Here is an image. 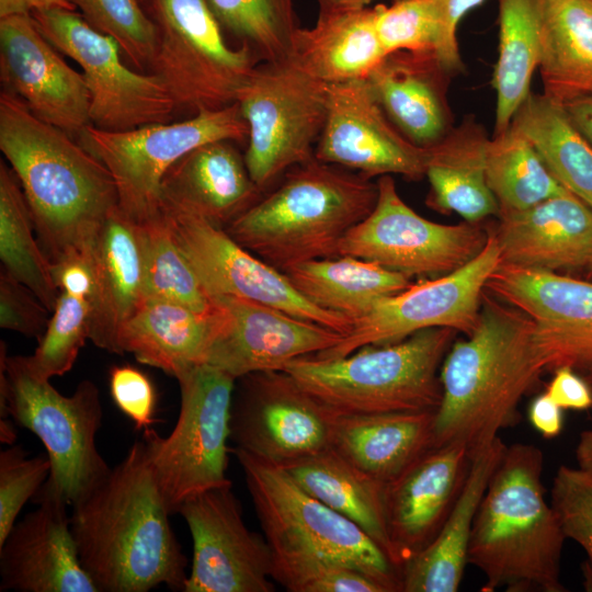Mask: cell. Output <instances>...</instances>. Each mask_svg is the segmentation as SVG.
<instances>
[{
    "mask_svg": "<svg viewBox=\"0 0 592 592\" xmlns=\"http://www.w3.org/2000/svg\"><path fill=\"white\" fill-rule=\"evenodd\" d=\"M485 289L531 319L544 371H592V281L500 263Z\"/></svg>",
    "mask_w": 592,
    "mask_h": 592,
    "instance_id": "obj_18",
    "label": "cell"
},
{
    "mask_svg": "<svg viewBox=\"0 0 592 592\" xmlns=\"http://www.w3.org/2000/svg\"><path fill=\"white\" fill-rule=\"evenodd\" d=\"M550 504L566 538L578 543L592 563V470L560 465Z\"/></svg>",
    "mask_w": 592,
    "mask_h": 592,
    "instance_id": "obj_48",
    "label": "cell"
},
{
    "mask_svg": "<svg viewBox=\"0 0 592 592\" xmlns=\"http://www.w3.org/2000/svg\"><path fill=\"white\" fill-rule=\"evenodd\" d=\"M488 231L483 249L471 261L380 299L352 322L337 345L315 356L343 357L362 346L398 342L430 328H449L469 335L478 323L486 283L501 263L494 234Z\"/></svg>",
    "mask_w": 592,
    "mask_h": 592,
    "instance_id": "obj_15",
    "label": "cell"
},
{
    "mask_svg": "<svg viewBox=\"0 0 592 592\" xmlns=\"http://www.w3.org/2000/svg\"><path fill=\"white\" fill-rule=\"evenodd\" d=\"M44 36L82 69L90 94L91 125L111 132L167 123L174 99L155 73L144 75L123 61L118 43L92 27L81 14L64 8L31 14Z\"/></svg>",
    "mask_w": 592,
    "mask_h": 592,
    "instance_id": "obj_13",
    "label": "cell"
},
{
    "mask_svg": "<svg viewBox=\"0 0 592 592\" xmlns=\"http://www.w3.org/2000/svg\"><path fill=\"white\" fill-rule=\"evenodd\" d=\"M328 87L291 60L263 61L244 80L236 99L249 128L243 157L262 192L289 168L315 158Z\"/></svg>",
    "mask_w": 592,
    "mask_h": 592,
    "instance_id": "obj_12",
    "label": "cell"
},
{
    "mask_svg": "<svg viewBox=\"0 0 592 592\" xmlns=\"http://www.w3.org/2000/svg\"><path fill=\"white\" fill-rule=\"evenodd\" d=\"M498 15L499 49L491 80L496 92L493 135L510 127L532 93L539 58L542 0H498Z\"/></svg>",
    "mask_w": 592,
    "mask_h": 592,
    "instance_id": "obj_38",
    "label": "cell"
},
{
    "mask_svg": "<svg viewBox=\"0 0 592 592\" xmlns=\"http://www.w3.org/2000/svg\"><path fill=\"white\" fill-rule=\"evenodd\" d=\"M315 158L369 179L425 177L429 149L406 138L390 122L366 79L329 84L327 117Z\"/></svg>",
    "mask_w": 592,
    "mask_h": 592,
    "instance_id": "obj_20",
    "label": "cell"
},
{
    "mask_svg": "<svg viewBox=\"0 0 592 592\" xmlns=\"http://www.w3.org/2000/svg\"><path fill=\"white\" fill-rule=\"evenodd\" d=\"M377 195L372 179L314 158L285 174L226 231L283 272L296 263L337 257L342 238L373 210Z\"/></svg>",
    "mask_w": 592,
    "mask_h": 592,
    "instance_id": "obj_5",
    "label": "cell"
},
{
    "mask_svg": "<svg viewBox=\"0 0 592 592\" xmlns=\"http://www.w3.org/2000/svg\"><path fill=\"white\" fill-rule=\"evenodd\" d=\"M93 272L89 339L98 348L115 353L121 329L145 300L140 227L118 206L99 234Z\"/></svg>",
    "mask_w": 592,
    "mask_h": 592,
    "instance_id": "obj_27",
    "label": "cell"
},
{
    "mask_svg": "<svg viewBox=\"0 0 592 592\" xmlns=\"http://www.w3.org/2000/svg\"><path fill=\"white\" fill-rule=\"evenodd\" d=\"M574 455L578 467L592 470V429L580 433Z\"/></svg>",
    "mask_w": 592,
    "mask_h": 592,
    "instance_id": "obj_56",
    "label": "cell"
},
{
    "mask_svg": "<svg viewBox=\"0 0 592 592\" xmlns=\"http://www.w3.org/2000/svg\"><path fill=\"white\" fill-rule=\"evenodd\" d=\"M375 10L376 32L386 54H434L439 23L433 0H395L389 7L376 4Z\"/></svg>",
    "mask_w": 592,
    "mask_h": 592,
    "instance_id": "obj_46",
    "label": "cell"
},
{
    "mask_svg": "<svg viewBox=\"0 0 592 592\" xmlns=\"http://www.w3.org/2000/svg\"><path fill=\"white\" fill-rule=\"evenodd\" d=\"M283 468L307 493L355 523L394 563L385 483L357 469L331 445Z\"/></svg>",
    "mask_w": 592,
    "mask_h": 592,
    "instance_id": "obj_34",
    "label": "cell"
},
{
    "mask_svg": "<svg viewBox=\"0 0 592 592\" xmlns=\"http://www.w3.org/2000/svg\"><path fill=\"white\" fill-rule=\"evenodd\" d=\"M0 149L18 177L50 263L93 257L99 234L118 206L106 167L5 90L0 93Z\"/></svg>",
    "mask_w": 592,
    "mask_h": 592,
    "instance_id": "obj_2",
    "label": "cell"
},
{
    "mask_svg": "<svg viewBox=\"0 0 592 592\" xmlns=\"http://www.w3.org/2000/svg\"><path fill=\"white\" fill-rule=\"evenodd\" d=\"M435 411L339 414L331 446L353 466L387 485L434 447Z\"/></svg>",
    "mask_w": 592,
    "mask_h": 592,
    "instance_id": "obj_29",
    "label": "cell"
},
{
    "mask_svg": "<svg viewBox=\"0 0 592 592\" xmlns=\"http://www.w3.org/2000/svg\"><path fill=\"white\" fill-rule=\"evenodd\" d=\"M585 270H587V276L589 277L590 281H592V260Z\"/></svg>",
    "mask_w": 592,
    "mask_h": 592,
    "instance_id": "obj_60",
    "label": "cell"
},
{
    "mask_svg": "<svg viewBox=\"0 0 592 592\" xmlns=\"http://www.w3.org/2000/svg\"><path fill=\"white\" fill-rule=\"evenodd\" d=\"M506 445L498 436L471 456L462 490L435 538L401 568V592H456L468 563L474 520Z\"/></svg>",
    "mask_w": 592,
    "mask_h": 592,
    "instance_id": "obj_30",
    "label": "cell"
},
{
    "mask_svg": "<svg viewBox=\"0 0 592 592\" xmlns=\"http://www.w3.org/2000/svg\"><path fill=\"white\" fill-rule=\"evenodd\" d=\"M376 10L319 12L295 34L289 60L327 84L366 79L387 55L376 32Z\"/></svg>",
    "mask_w": 592,
    "mask_h": 592,
    "instance_id": "obj_33",
    "label": "cell"
},
{
    "mask_svg": "<svg viewBox=\"0 0 592 592\" xmlns=\"http://www.w3.org/2000/svg\"><path fill=\"white\" fill-rule=\"evenodd\" d=\"M21 184L11 167L0 162V259L2 270L27 286L53 312L59 288L52 263L38 240Z\"/></svg>",
    "mask_w": 592,
    "mask_h": 592,
    "instance_id": "obj_39",
    "label": "cell"
},
{
    "mask_svg": "<svg viewBox=\"0 0 592 592\" xmlns=\"http://www.w3.org/2000/svg\"><path fill=\"white\" fill-rule=\"evenodd\" d=\"M49 473L47 454L27 457L23 447L14 444L0 452V545L24 504L36 496Z\"/></svg>",
    "mask_w": 592,
    "mask_h": 592,
    "instance_id": "obj_47",
    "label": "cell"
},
{
    "mask_svg": "<svg viewBox=\"0 0 592 592\" xmlns=\"http://www.w3.org/2000/svg\"><path fill=\"white\" fill-rule=\"evenodd\" d=\"M264 536L273 551L315 554L358 567L387 592L401 571L355 523L307 493L281 466L235 447Z\"/></svg>",
    "mask_w": 592,
    "mask_h": 592,
    "instance_id": "obj_8",
    "label": "cell"
},
{
    "mask_svg": "<svg viewBox=\"0 0 592 592\" xmlns=\"http://www.w3.org/2000/svg\"><path fill=\"white\" fill-rule=\"evenodd\" d=\"M249 128L237 102L202 110L187 119L111 132L88 126L79 143L113 177L118 207L136 223L161 210V183L169 169L193 149L217 140L246 141Z\"/></svg>",
    "mask_w": 592,
    "mask_h": 592,
    "instance_id": "obj_11",
    "label": "cell"
},
{
    "mask_svg": "<svg viewBox=\"0 0 592 592\" xmlns=\"http://www.w3.org/2000/svg\"><path fill=\"white\" fill-rule=\"evenodd\" d=\"M109 385L114 403L135 429L149 430L157 421V394L150 378L132 365H116L110 369Z\"/></svg>",
    "mask_w": 592,
    "mask_h": 592,
    "instance_id": "obj_49",
    "label": "cell"
},
{
    "mask_svg": "<svg viewBox=\"0 0 592 592\" xmlns=\"http://www.w3.org/2000/svg\"><path fill=\"white\" fill-rule=\"evenodd\" d=\"M47 307L24 284L0 273V327L26 337H43L49 322Z\"/></svg>",
    "mask_w": 592,
    "mask_h": 592,
    "instance_id": "obj_50",
    "label": "cell"
},
{
    "mask_svg": "<svg viewBox=\"0 0 592 592\" xmlns=\"http://www.w3.org/2000/svg\"><path fill=\"white\" fill-rule=\"evenodd\" d=\"M0 545V591L99 592L81 566L65 502L34 500Z\"/></svg>",
    "mask_w": 592,
    "mask_h": 592,
    "instance_id": "obj_24",
    "label": "cell"
},
{
    "mask_svg": "<svg viewBox=\"0 0 592 592\" xmlns=\"http://www.w3.org/2000/svg\"><path fill=\"white\" fill-rule=\"evenodd\" d=\"M453 76L433 53L387 54L366 80L387 117L417 146L429 148L453 127L448 84Z\"/></svg>",
    "mask_w": 592,
    "mask_h": 592,
    "instance_id": "obj_26",
    "label": "cell"
},
{
    "mask_svg": "<svg viewBox=\"0 0 592 592\" xmlns=\"http://www.w3.org/2000/svg\"><path fill=\"white\" fill-rule=\"evenodd\" d=\"M213 300L219 318L205 363L236 379L283 371L291 361L329 350L343 338L335 330L254 300L235 296Z\"/></svg>",
    "mask_w": 592,
    "mask_h": 592,
    "instance_id": "obj_21",
    "label": "cell"
},
{
    "mask_svg": "<svg viewBox=\"0 0 592 592\" xmlns=\"http://www.w3.org/2000/svg\"><path fill=\"white\" fill-rule=\"evenodd\" d=\"M544 454L535 445H506L479 503L467 561L485 576L482 592H565L561 556L567 539L546 499Z\"/></svg>",
    "mask_w": 592,
    "mask_h": 592,
    "instance_id": "obj_4",
    "label": "cell"
},
{
    "mask_svg": "<svg viewBox=\"0 0 592 592\" xmlns=\"http://www.w3.org/2000/svg\"><path fill=\"white\" fill-rule=\"evenodd\" d=\"M138 224L144 255L145 299L170 301L197 311L213 309L214 300L175 242L162 212Z\"/></svg>",
    "mask_w": 592,
    "mask_h": 592,
    "instance_id": "obj_41",
    "label": "cell"
},
{
    "mask_svg": "<svg viewBox=\"0 0 592 592\" xmlns=\"http://www.w3.org/2000/svg\"><path fill=\"white\" fill-rule=\"evenodd\" d=\"M563 106L578 129L592 144V96L574 100Z\"/></svg>",
    "mask_w": 592,
    "mask_h": 592,
    "instance_id": "obj_55",
    "label": "cell"
},
{
    "mask_svg": "<svg viewBox=\"0 0 592 592\" xmlns=\"http://www.w3.org/2000/svg\"><path fill=\"white\" fill-rule=\"evenodd\" d=\"M95 30L113 37L139 69L152 62L158 27L141 0H67Z\"/></svg>",
    "mask_w": 592,
    "mask_h": 592,
    "instance_id": "obj_45",
    "label": "cell"
},
{
    "mask_svg": "<svg viewBox=\"0 0 592 592\" xmlns=\"http://www.w3.org/2000/svg\"><path fill=\"white\" fill-rule=\"evenodd\" d=\"M64 8L76 11L67 0H0V19L11 15L32 14L35 11Z\"/></svg>",
    "mask_w": 592,
    "mask_h": 592,
    "instance_id": "obj_54",
    "label": "cell"
},
{
    "mask_svg": "<svg viewBox=\"0 0 592 592\" xmlns=\"http://www.w3.org/2000/svg\"><path fill=\"white\" fill-rule=\"evenodd\" d=\"M453 342L440 369L442 399L434 415V447L464 443L473 456L521 421L519 405L544 371L533 322L485 289L478 323Z\"/></svg>",
    "mask_w": 592,
    "mask_h": 592,
    "instance_id": "obj_3",
    "label": "cell"
},
{
    "mask_svg": "<svg viewBox=\"0 0 592 592\" xmlns=\"http://www.w3.org/2000/svg\"><path fill=\"white\" fill-rule=\"evenodd\" d=\"M223 30L262 61L289 60L298 26L294 0H206Z\"/></svg>",
    "mask_w": 592,
    "mask_h": 592,
    "instance_id": "obj_42",
    "label": "cell"
},
{
    "mask_svg": "<svg viewBox=\"0 0 592 592\" xmlns=\"http://www.w3.org/2000/svg\"><path fill=\"white\" fill-rule=\"evenodd\" d=\"M239 379L229 421L236 447L284 467L331 445L334 412L288 373L259 372Z\"/></svg>",
    "mask_w": 592,
    "mask_h": 592,
    "instance_id": "obj_17",
    "label": "cell"
},
{
    "mask_svg": "<svg viewBox=\"0 0 592 592\" xmlns=\"http://www.w3.org/2000/svg\"><path fill=\"white\" fill-rule=\"evenodd\" d=\"M489 140L483 125L468 115L428 148L425 177L430 192L425 203L430 208L456 213L468 223L499 215L486 174Z\"/></svg>",
    "mask_w": 592,
    "mask_h": 592,
    "instance_id": "obj_32",
    "label": "cell"
},
{
    "mask_svg": "<svg viewBox=\"0 0 592 592\" xmlns=\"http://www.w3.org/2000/svg\"><path fill=\"white\" fill-rule=\"evenodd\" d=\"M455 335L449 328L424 329L343 357L301 356L283 371L339 414L435 411L442 399L441 365Z\"/></svg>",
    "mask_w": 592,
    "mask_h": 592,
    "instance_id": "obj_6",
    "label": "cell"
},
{
    "mask_svg": "<svg viewBox=\"0 0 592 592\" xmlns=\"http://www.w3.org/2000/svg\"><path fill=\"white\" fill-rule=\"evenodd\" d=\"M373 210L342 238L338 255L377 263L408 277L446 275L480 253L488 229L479 223L445 225L417 214L389 175L377 180Z\"/></svg>",
    "mask_w": 592,
    "mask_h": 592,
    "instance_id": "obj_14",
    "label": "cell"
},
{
    "mask_svg": "<svg viewBox=\"0 0 592 592\" xmlns=\"http://www.w3.org/2000/svg\"><path fill=\"white\" fill-rule=\"evenodd\" d=\"M510 127L531 143L567 191L592 208V144L562 104L532 92L515 112Z\"/></svg>",
    "mask_w": 592,
    "mask_h": 592,
    "instance_id": "obj_37",
    "label": "cell"
},
{
    "mask_svg": "<svg viewBox=\"0 0 592 592\" xmlns=\"http://www.w3.org/2000/svg\"><path fill=\"white\" fill-rule=\"evenodd\" d=\"M271 576L289 592H387L358 567L315 554L272 550Z\"/></svg>",
    "mask_w": 592,
    "mask_h": 592,
    "instance_id": "obj_44",
    "label": "cell"
},
{
    "mask_svg": "<svg viewBox=\"0 0 592 592\" xmlns=\"http://www.w3.org/2000/svg\"><path fill=\"white\" fill-rule=\"evenodd\" d=\"M545 391L563 410L584 411L592 408L590 385L571 367L556 368Z\"/></svg>",
    "mask_w": 592,
    "mask_h": 592,
    "instance_id": "obj_52",
    "label": "cell"
},
{
    "mask_svg": "<svg viewBox=\"0 0 592 592\" xmlns=\"http://www.w3.org/2000/svg\"><path fill=\"white\" fill-rule=\"evenodd\" d=\"M0 78L39 119L75 138L91 125L90 94L31 14L0 19Z\"/></svg>",
    "mask_w": 592,
    "mask_h": 592,
    "instance_id": "obj_22",
    "label": "cell"
},
{
    "mask_svg": "<svg viewBox=\"0 0 592 592\" xmlns=\"http://www.w3.org/2000/svg\"><path fill=\"white\" fill-rule=\"evenodd\" d=\"M486 174L499 214L523 210L568 192L531 143L512 127L490 138Z\"/></svg>",
    "mask_w": 592,
    "mask_h": 592,
    "instance_id": "obj_40",
    "label": "cell"
},
{
    "mask_svg": "<svg viewBox=\"0 0 592 592\" xmlns=\"http://www.w3.org/2000/svg\"><path fill=\"white\" fill-rule=\"evenodd\" d=\"M71 506L78 556L99 592H184L186 557L144 440Z\"/></svg>",
    "mask_w": 592,
    "mask_h": 592,
    "instance_id": "obj_1",
    "label": "cell"
},
{
    "mask_svg": "<svg viewBox=\"0 0 592 592\" xmlns=\"http://www.w3.org/2000/svg\"><path fill=\"white\" fill-rule=\"evenodd\" d=\"M158 27L150 65L170 91L178 110L192 115L236 102L258 62L247 45H227L206 0H141Z\"/></svg>",
    "mask_w": 592,
    "mask_h": 592,
    "instance_id": "obj_10",
    "label": "cell"
},
{
    "mask_svg": "<svg viewBox=\"0 0 592 592\" xmlns=\"http://www.w3.org/2000/svg\"><path fill=\"white\" fill-rule=\"evenodd\" d=\"M497 217L503 264L559 273L592 260V208L569 191Z\"/></svg>",
    "mask_w": 592,
    "mask_h": 592,
    "instance_id": "obj_25",
    "label": "cell"
},
{
    "mask_svg": "<svg viewBox=\"0 0 592 592\" xmlns=\"http://www.w3.org/2000/svg\"><path fill=\"white\" fill-rule=\"evenodd\" d=\"M283 273L309 301L352 322L380 299L412 284L410 277L401 273L351 255L296 263Z\"/></svg>",
    "mask_w": 592,
    "mask_h": 592,
    "instance_id": "obj_36",
    "label": "cell"
},
{
    "mask_svg": "<svg viewBox=\"0 0 592 592\" xmlns=\"http://www.w3.org/2000/svg\"><path fill=\"white\" fill-rule=\"evenodd\" d=\"M537 69L550 100L592 96V0H542Z\"/></svg>",
    "mask_w": 592,
    "mask_h": 592,
    "instance_id": "obj_35",
    "label": "cell"
},
{
    "mask_svg": "<svg viewBox=\"0 0 592 592\" xmlns=\"http://www.w3.org/2000/svg\"><path fill=\"white\" fill-rule=\"evenodd\" d=\"M218 318L216 303L210 310L197 311L170 301L145 299L121 329L115 353H132L138 362L177 378L205 363Z\"/></svg>",
    "mask_w": 592,
    "mask_h": 592,
    "instance_id": "obj_31",
    "label": "cell"
},
{
    "mask_svg": "<svg viewBox=\"0 0 592 592\" xmlns=\"http://www.w3.org/2000/svg\"><path fill=\"white\" fill-rule=\"evenodd\" d=\"M234 141L202 145L175 162L161 183V202L198 214L221 227L261 197Z\"/></svg>",
    "mask_w": 592,
    "mask_h": 592,
    "instance_id": "obj_28",
    "label": "cell"
},
{
    "mask_svg": "<svg viewBox=\"0 0 592 592\" xmlns=\"http://www.w3.org/2000/svg\"><path fill=\"white\" fill-rule=\"evenodd\" d=\"M91 297L59 291L49 322L34 354L29 356L33 369L50 379L71 369L80 349L90 337Z\"/></svg>",
    "mask_w": 592,
    "mask_h": 592,
    "instance_id": "obj_43",
    "label": "cell"
},
{
    "mask_svg": "<svg viewBox=\"0 0 592 592\" xmlns=\"http://www.w3.org/2000/svg\"><path fill=\"white\" fill-rule=\"evenodd\" d=\"M527 418L533 429L546 440L559 436L563 430V409L546 391L531 401Z\"/></svg>",
    "mask_w": 592,
    "mask_h": 592,
    "instance_id": "obj_53",
    "label": "cell"
},
{
    "mask_svg": "<svg viewBox=\"0 0 592 592\" xmlns=\"http://www.w3.org/2000/svg\"><path fill=\"white\" fill-rule=\"evenodd\" d=\"M319 12H332L366 8L376 0H316Z\"/></svg>",
    "mask_w": 592,
    "mask_h": 592,
    "instance_id": "obj_57",
    "label": "cell"
},
{
    "mask_svg": "<svg viewBox=\"0 0 592 592\" xmlns=\"http://www.w3.org/2000/svg\"><path fill=\"white\" fill-rule=\"evenodd\" d=\"M170 231L207 295L254 300L343 335L346 317L320 308L304 297L286 275L234 240L221 227L179 205L161 202Z\"/></svg>",
    "mask_w": 592,
    "mask_h": 592,
    "instance_id": "obj_16",
    "label": "cell"
},
{
    "mask_svg": "<svg viewBox=\"0 0 592 592\" xmlns=\"http://www.w3.org/2000/svg\"><path fill=\"white\" fill-rule=\"evenodd\" d=\"M16 440V430L9 418L0 419V441L8 445H13Z\"/></svg>",
    "mask_w": 592,
    "mask_h": 592,
    "instance_id": "obj_58",
    "label": "cell"
},
{
    "mask_svg": "<svg viewBox=\"0 0 592 592\" xmlns=\"http://www.w3.org/2000/svg\"><path fill=\"white\" fill-rule=\"evenodd\" d=\"M583 377L585 378V380L588 382V384L590 385V387L592 389V371L589 372V373L583 374Z\"/></svg>",
    "mask_w": 592,
    "mask_h": 592,
    "instance_id": "obj_59",
    "label": "cell"
},
{
    "mask_svg": "<svg viewBox=\"0 0 592 592\" xmlns=\"http://www.w3.org/2000/svg\"><path fill=\"white\" fill-rule=\"evenodd\" d=\"M0 417L33 432L43 443L50 473L33 498H53L73 505L111 469L95 443L103 410L99 389L81 382L71 396L38 375L29 356L0 349Z\"/></svg>",
    "mask_w": 592,
    "mask_h": 592,
    "instance_id": "obj_7",
    "label": "cell"
},
{
    "mask_svg": "<svg viewBox=\"0 0 592 592\" xmlns=\"http://www.w3.org/2000/svg\"><path fill=\"white\" fill-rule=\"evenodd\" d=\"M471 455L460 442L426 452L386 485L385 510L394 563L402 566L437 535L465 482Z\"/></svg>",
    "mask_w": 592,
    "mask_h": 592,
    "instance_id": "obj_23",
    "label": "cell"
},
{
    "mask_svg": "<svg viewBox=\"0 0 592 592\" xmlns=\"http://www.w3.org/2000/svg\"><path fill=\"white\" fill-rule=\"evenodd\" d=\"M192 539L184 592H273L272 549L250 531L232 485L202 492L178 510Z\"/></svg>",
    "mask_w": 592,
    "mask_h": 592,
    "instance_id": "obj_19",
    "label": "cell"
},
{
    "mask_svg": "<svg viewBox=\"0 0 592 592\" xmlns=\"http://www.w3.org/2000/svg\"><path fill=\"white\" fill-rule=\"evenodd\" d=\"M180 411L171 433L144 431V442L169 512L207 490L232 485L227 477L230 409L236 378L202 363L177 377Z\"/></svg>",
    "mask_w": 592,
    "mask_h": 592,
    "instance_id": "obj_9",
    "label": "cell"
},
{
    "mask_svg": "<svg viewBox=\"0 0 592 592\" xmlns=\"http://www.w3.org/2000/svg\"><path fill=\"white\" fill-rule=\"evenodd\" d=\"M485 1L433 0L439 23V38L434 55L452 76L462 73L465 69L457 41L458 25L468 12Z\"/></svg>",
    "mask_w": 592,
    "mask_h": 592,
    "instance_id": "obj_51",
    "label": "cell"
}]
</instances>
